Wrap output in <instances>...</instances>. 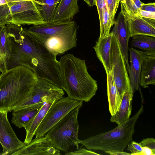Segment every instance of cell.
I'll use <instances>...</instances> for the list:
<instances>
[{"label": "cell", "mask_w": 155, "mask_h": 155, "mask_svg": "<svg viewBox=\"0 0 155 155\" xmlns=\"http://www.w3.org/2000/svg\"><path fill=\"white\" fill-rule=\"evenodd\" d=\"M110 20L112 24L114 25V17L120 1L118 0H105Z\"/></svg>", "instance_id": "obj_27"}, {"label": "cell", "mask_w": 155, "mask_h": 155, "mask_svg": "<svg viewBox=\"0 0 155 155\" xmlns=\"http://www.w3.org/2000/svg\"><path fill=\"white\" fill-rule=\"evenodd\" d=\"M0 155H2V153H0Z\"/></svg>", "instance_id": "obj_41"}, {"label": "cell", "mask_w": 155, "mask_h": 155, "mask_svg": "<svg viewBox=\"0 0 155 155\" xmlns=\"http://www.w3.org/2000/svg\"><path fill=\"white\" fill-rule=\"evenodd\" d=\"M134 155H155V152L148 147H143L140 153H135Z\"/></svg>", "instance_id": "obj_35"}, {"label": "cell", "mask_w": 155, "mask_h": 155, "mask_svg": "<svg viewBox=\"0 0 155 155\" xmlns=\"http://www.w3.org/2000/svg\"><path fill=\"white\" fill-rule=\"evenodd\" d=\"M63 89L68 97L87 102L95 95L97 81L89 73L85 60L71 53L61 56L58 61Z\"/></svg>", "instance_id": "obj_1"}, {"label": "cell", "mask_w": 155, "mask_h": 155, "mask_svg": "<svg viewBox=\"0 0 155 155\" xmlns=\"http://www.w3.org/2000/svg\"><path fill=\"white\" fill-rule=\"evenodd\" d=\"M89 6L92 7L95 4V0H83Z\"/></svg>", "instance_id": "obj_37"}, {"label": "cell", "mask_w": 155, "mask_h": 155, "mask_svg": "<svg viewBox=\"0 0 155 155\" xmlns=\"http://www.w3.org/2000/svg\"><path fill=\"white\" fill-rule=\"evenodd\" d=\"M127 146V150L131 152V155H134L135 153H140L142 150V147L139 143L133 140Z\"/></svg>", "instance_id": "obj_31"}, {"label": "cell", "mask_w": 155, "mask_h": 155, "mask_svg": "<svg viewBox=\"0 0 155 155\" xmlns=\"http://www.w3.org/2000/svg\"><path fill=\"white\" fill-rule=\"evenodd\" d=\"M132 37V47L141 49L149 55H155V37L138 35Z\"/></svg>", "instance_id": "obj_23"}, {"label": "cell", "mask_w": 155, "mask_h": 155, "mask_svg": "<svg viewBox=\"0 0 155 155\" xmlns=\"http://www.w3.org/2000/svg\"><path fill=\"white\" fill-rule=\"evenodd\" d=\"M140 84L146 88L155 84V55H149L143 62L141 68Z\"/></svg>", "instance_id": "obj_19"}, {"label": "cell", "mask_w": 155, "mask_h": 155, "mask_svg": "<svg viewBox=\"0 0 155 155\" xmlns=\"http://www.w3.org/2000/svg\"><path fill=\"white\" fill-rule=\"evenodd\" d=\"M83 101L63 97L51 106L37 128L35 137L44 136L46 133L71 110L83 105Z\"/></svg>", "instance_id": "obj_8"}, {"label": "cell", "mask_w": 155, "mask_h": 155, "mask_svg": "<svg viewBox=\"0 0 155 155\" xmlns=\"http://www.w3.org/2000/svg\"><path fill=\"white\" fill-rule=\"evenodd\" d=\"M133 97L131 92L129 90L124 91L118 109L110 118L111 122L119 125L129 119L131 113Z\"/></svg>", "instance_id": "obj_17"}, {"label": "cell", "mask_w": 155, "mask_h": 155, "mask_svg": "<svg viewBox=\"0 0 155 155\" xmlns=\"http://www.w3.org/2000/svg\"><path fill=\"white\" fill-rule=\"evenodd\" d=\"M137 15L142 17L149 18L155 19V12H150L139 9L137 14Z\"/></svg>", "instance_id": "obj_33"}, {"label": "cell", "mask_w": 155, "mask_h": 155, "mask_svg": "<svg viewBox=\"0 0 155 155\" xmlns=\"http://www.w3.org/2000/svg\"><path fill=\"white\" fill-rule=\"evenodd\" d=\"M113 34L111 32L107 36L99 38L93 48L96 55L103 64L106 74L112 70L111 48Z\"/></svg>", "instance_id": "obj_15"}, {"label": "cell", "mask_w": 155, "mask_h": 155, "mask_svg": "<svg viewBox=\"0 0 155 155\" xmlns=\"http://www.w3.org/2000/svg\"><path fill=\"white\" fill-rule=\"evenodd\" d=\"M10 2H12L11 0H0V6L4 5Z\"/></svg>", "instance_id": "obj_38"}, {"label": "cell", "mask_w": 155, "mask_h": 155, "mask_svg": "<svg viewBox=\"0 0 155 155\" xmlns=\"http://www.w3.org/2000/svg\"><path fill=\"white\" fill-rule=\"evenodd\" d=\"M9 3L8 23L33 25L45 23L41 14V6L38 1L25 0Z\"/></svg>", "instance_id": "obj_7"}, {"label": "cell", "mask_w": 155, "mask_h": 155, "mask_svg": "<svg viewBox=\"0 0 155 155\" xmlns=\"http://www.w3.org/2000/svg\"><path fill=\"white\" fill-rule=\"evenodd\" d=\"M82 105L74 108L50 129L44 136L47 137L56 149L67 152L75 146L79 148L78 115Z\"/></svg>", "instance_id": "obj_5"}, {"label": "cell", "mask_w": 155, "mask_h": 155, "mask_svg": "<svg viewBox=\"0 0 155 155\" xmlns=\"http://www.w3.org/2000/svg\"><path fill=\"white\" fill-rule=\"evenodd\" d=\"M119 0L120 2V1H123V0Z\"/></svg>", "instance_id": "obj_40"}, {"label": "cell", "mask_w": 155, "mask_h": 155, "mask_svg": "<svg viewBox=\"0 0 155 155\" xmlns=\"http://www.w3.org/2000/svg\"><path fill=\"white\" fill-rule=\"evenodd\" d=\"M112 25L106 5L103 12L102 26L100 29V35L99 38H102L107 36L110 33L111 28Z\"/></svg>", "instance_id": "obj_26"}, {"label": "cell", "mask_w": 155, "mask_h": 155, "mask_svg": "<svg viewBox=\"0 0 155 155\" xmlns=\"http://www.w3.org/2000/svg\"><path fill=\"white\" fill-rule=\"evenodd\" d=\"M95 3L98 12L101 29L102 26L103 15L106 3L105 0H95Z\"/></svg>", "instance_id": "obj_29"}, {"label": "cell", "mask_w": 155, "mask_h": 155, "mask_svg": "<svg viewBox=\"0 0 155 155\" xmlns=\"http://www.w3.org/2000/svg\"><path fill=\"white\" fill-rule=\"evenodd\" d=\"M37 78L32 71L22 65L2 73L0 75V111L13 110L26 97Z\"/></svg>", "instance_id": "obj_2"}, {"label": "cell", "mask_w": 155, "mask_h": 155, "mask_svg": "<svg viewBox=\"0 0 155 155\" xmlns=\"http://www.w3.org/2000/svg\"><path fill=\"white\" fill-rule=\"evenodd\" d=\"M41 6V15L45 23L52 21L60 0H36Z\"/></svg>", "instance_id": "obj_24"}, {"label": "cell", "mask_w": 155, "mask_h": 155, "mask_svg": "<svg viewBox=\"0 0 155 155\" xmlns=\"http://www.w3.org/2000/svg\"></svg>", "instance_id": "obj_42"}, {"label": "cell", "mask_w": 155, "mask_h": 155, "mask_svg": "<svg viewBox=\"0 0 155 155\" xmlns=\"http://www.w3.org/2000/svg\"><path fill=\"white\" fill-rule=\"evenodd\" d=\"M60 155L59 150L52 144L51 141L45 136L35 137L28 144L13 154V155Z\"/></svg>", "instance_id": "obj_12"}, {"label": "cell", "mask_w": 155, "mask_h": 155, "mask_svg": "<svg viewBox=\"0 0 155 155\" xmlns=\"http://www.w3.org/2000/svg\"><path fill=\"white\" fill-rule=\"evenodd\" d=\"M78 26L74 20L53 21L33 25L28 31L56 56L77 45Z\"/></svg>", "instance_id": "obj_3"}, {"label": "cell", "mask_w": 155, "mask_h": 155, "mask_svg": "<svg viewBox=\"0 0 155 155\" xmlns=\"http://www.w3.org/2000/svg\"><path fill=\"white\" fill-rule=\"evenodd\" d=\"M6 111H0V143L2 155H13L26 145L17 137L8 120Z\"/></svg>", "instance_id": "obj_10"}, {"label": "cell", "mask_w": 155, "mask_h": 155, "mask_svg": "<svg viewBox=\"0 0 155 155\" xmlns=\"http://www.w3.org/2000/svg\"><path fill=\"white\" fill-rule=\"evenodd\" d=\"M121 8L127 22L130 37L138 35L155 37V19L130 15Z\"/></svg>", "instance_id": "obj_11"}, {"label": "cell", "mask_w": 155, "mask_h": 155, "mask_svg": "<svg viewBox=\"0 0 155 155\" xmlns=\"http://www.w3.org/2000/svg\"><path fill=\"white\" fill-rule=\"evenodd\" d=\"M111 60L112 74L121 100L125 91L128 90L131 93V88L124 58L118 41L113 35L111 43Z\"/></svg>", "instance_id": "obj_9"}, {"label": "cell", "mask_w": 155, "mask_h": 155, "mask_svg": "<svg viewBox=\"0 0 155 155\" xmlns=\"http://www.w3.org/2000/svg\"><path fill=\"white\" fill-rule=\"evenodd\" d=\"M12 49L6 26L0 27V71L2 73L8 70Z\"/></svg>", "instance_id": "obj_18"}, {"label": "cell", "mask_w": 155, "mask_h": 155, "mask_svg": "<svg viewBox=\"0 0 155 155\" xmlns=\"http://www.w3.org/2000/svg\"><path fill=\"white\" fill-rule=\"evenodd\" d=\"M41 107L26 108L13 110L12 123L19 128H25L37 114Z\"/></svg>", "instance_id": "obj_21"}, {"label": "cell", "mask_w": 155, "mask_h": 155, "mask_svg": "<svg viewBox=\"0 0 155 155\" xmlns=\"http://www.w3.org/2000/svg\"><path fill=\"white\" fill-rule=\"evenodd\" d=\"M66 155H100L90 150H87L84 148H80L74 151L68 152Z\"/></svg>", "instance_id": "obj_30"}, {"label": "cell", "mask_w": 155, "mask_h": 155, "mask_svg": "<svg viewBox=\"0 0 155 155\" xmlns=\"http://www.w3.org/2000/svg\"><path fill=\"white\" fill-rule=\"evenodd\" d=\"M140 9L155 12V2L149 3L147 4L143 3L141 5Z\"/></svg>", "instance_id": "obj_34"}, {"label": "cell", "mask_w": 155, "mask_h": 155, "mask_svg": "<svg viewBox=\"0 0 155 155\" xmlns=\"http://www.w3.org/2000/svg\"><path fill=\"white\" fill-rule=\"evenodd\" d=\"M130 65L129 73L131 88V94L138 90L140 93L142 101L143 102L140 89V74L141 66L143 61L146 59L149 55L144 51L136 50L132 48L130 49Z\"/></svg>", "instance_id": "obj_13"}, {"label": "cell", "mask_w": 155, "mask_h": 155, "mask_svg": "<svg viewBox=\"0 0 155 155\" xmlns=\"http://www.w3.org/2000/svg\"><path fill=\"white\" fill-rule=\"evenodd\" d=\"M58 100L46 102L42 106L29 123L25 128L26 136L24 143L27 144L32 140L35 132L51 105Z\"/></svg>", "instance_id": "obj_20"}, {"label": "cell", "mask_w": 155, "mask_h": 155, "mask_svg": "<svg viewBox=\"0 0 155 155\" xmlns=\"http://www.w3.org/2000/svg\"><path fill=\"white\" fill-rule=\"evenodd\" d=\"M120 2L121 8L131 15H136L143 3L140 0H124Z\"/></svg>", "instance_id": "obj_25"}, {"label": "cell", "mask_w": 155, "mask_h": 155, "mask_svg": "<svg viewBox=\"0 0 155 155\" xmlns=\"http://www.w3.org/2000/svg\"><path fill=\"white\" fill-rule=\"evenodd\" d=\"M64 90L48 81L37 78L26 97L13 110L23 108L41 107L46 102L58 100L64 94Z\"/></svg>", "instance_id": "obj_6"}, {"label": "cell", "mask_w": 155, "mask_h": 155, "mask_svg": "<svg viewBox=\"0 0 155 155\" xmlns=\"http://www.w3.org/2000/svg\"><path fill=\"white\" fill-rule=\"evenodd\" d=\"M111 32L117 39L120 50L124 58L127 72L130 71L128 60V42L130 37L127 20L120 12Z\"/></svg>", "instance_id": "obj_14"}, {"label": "cell", "mask_w": 155, "mask_h": 155, "mask_svg": "<svg viewBox=\"0 0 155 155\" xmlns=\"http://www.w3.org/2000/svg\"><path fill=\"white\" fill-rule=\"evenodd\" d=\"M143 110L142 104L135 114L127 121L110 131L79 140V144L88 150L104 152L124 151L128 144L133 140L132 136L135 131V124Z\"/></svg>", "instance_id": "obj_4"}, {"label": "cell", "mask_w": 155, "mask_h": 155, "mask_svg": "<svg viewBox=\"0 0 155 155\" xmlns=\"http://www.w3.org/2000/svg\"><path fill=\"white\" fill-rule=\"evenodd\" d=\"M106 153H108L110 155H131V153H129L124 151H106L105 152Z\"/></svg>", "instance_id": "obj_36"}, {"label": "cell", "mask_w": 155, "mask_h": 155, "mask_svg": "<svg viewBox=\"0 0 155 155\" xmlns=\"http://www.w3.org/2000/svg\"><path fill=\"white\" fill-rule=\"evenodd\" d=\"M9 14V3L0 6V27L8 23L7 19Z\"/></svg>", "instance_id": "obj_28"}, {"label": "cell", "mask_w": 155, "mask_h": 155, "mask_svg": "<svg viewBox=\"0 0 155 155\" xmlns=\"http://www.w3.org/2000/svg\"><path fill=\"white\" fill-rule=\"evenodd\" d=\"M106 74L109 110L112 116L118 109L121 99L115 83L112 71Z\"/></svg>", "instance_id": "obj_22"}, {"label": "cell", "mask_w": 155, "mask_h": 155, "mask_svg": "<svg viewBox=\"0 0 155 155\" xmlns=\"http://www.w3.org/2000/svg\"><path fill=\"white\" fill-rule=\"evenodd\" d=\"M78 0H60L57 5L52 21H72L79 12Z\"/></svg>", "instance_id": "obj_16"}, {"label": "cell", "mask_w": 155, "mask_h": 155, "mask_svg": "<svg viewBox=\"0 0 155 155\" xmlns=\"http://www.w3.org/2000/svg\"><path fill=\"white\" fill-rule=\"evenodd\" d=\"M139 143L141 147H148L155 152V140L154 138L144 139Z\"/></svg>", "instance_id": "obj_32"}, {"label": "cell", "mask_w": 155, "mask_h": 155, "mask_svg": "<svg viewBox=\"0 0 155 155\" xmlns=\"http://www.w3.org/2000/svg\"><path fill=\"white\" fill-rule=\"evenodd\" d=\"M12 2H17L19 1H22V0H11Z\"/></svg>", "instance_id": "obj_39"}]
</instances>
